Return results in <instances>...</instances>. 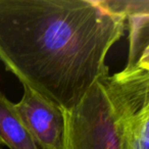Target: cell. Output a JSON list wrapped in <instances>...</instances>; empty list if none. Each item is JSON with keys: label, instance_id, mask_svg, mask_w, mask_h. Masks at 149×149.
I'll return each mask as SVG.
<instances>
[{"label": "cell", "instance_id": "cell-1", "mask_svg": "<svg viewBox=\"0 0 149 149\" xmlns=\"http://www.w3.org/2000/svg\"><path fill=\"white\" fill-rule=\"evenodd\" d=\"M126 17L99 0H0V61L5 70L62 109L99 78L124 36Z\"/></svg>", "mask_w": 149, "mask_h": 149}, {"label": "cell", "instance_id": "cell-2", "mask_svg": "<svg viewBox=\"0 0 149 149\" xmlns=\"http://www.w3.org/2000/svg\"><path fill=\"white\" fill-rule=\"evenodd\" d=\"M149 104V64L99 78L70 109H62L63 149H127L135 114Z\"/></svg>", "mask_w": 149, "mask_h": 149}, {"label": "cell", "instance_id": "cell-3", "mask_svg": "<svg viewBox=\"0 0 149 149\" xmlns=\"http://www.w3.org/2000/svg\"><path fill=\"white\" fill-rule=\"evenodd\" d=\"M15 107L39 149H63L64 120L59 106L27 86Z\"/></svg>", "mask_w": 149, "mask_h": 149}, {"label": "cell", "instance_id": "cell-4", "mask_svg": "<svg viewBox=\"0 0 149 149\" xmlns=\"http://www.w3.org/2000/svg\"><path fill=\"white\" fill-rule=\"evenodd\" d=\"M0 145L9 149H39L11 102L0 91Z\"/></svg>", "mask_w": 149, "mask_h": 149}, {"label": "cell", "instance_id": "cell-5", "mask_svg": "<svg viewBox=\"0 0 149 149\" xmlns=\"http://www.w3.org/2000/svg\"><path fill=\"white\" fill-rule=\"evenodd\" d=\"M127 149H149V104L133 118L128 132Z\"/></svg>", "mask_w": 149, "mask_h": 149}, {"label": "cell", "instance_id": "cell-6", "mask_svg": "<svg viewBox=\"0 0 149 149\" xmlns=\"http://www.w3.org/2000/svg\"><path fill=\"white\" fill-rule=\"evenodd\" d=\"M0 149H2V146H1V145H0Z\"/></svg>", "mask_w": 149, "mask_h": 149}]
</instances>
